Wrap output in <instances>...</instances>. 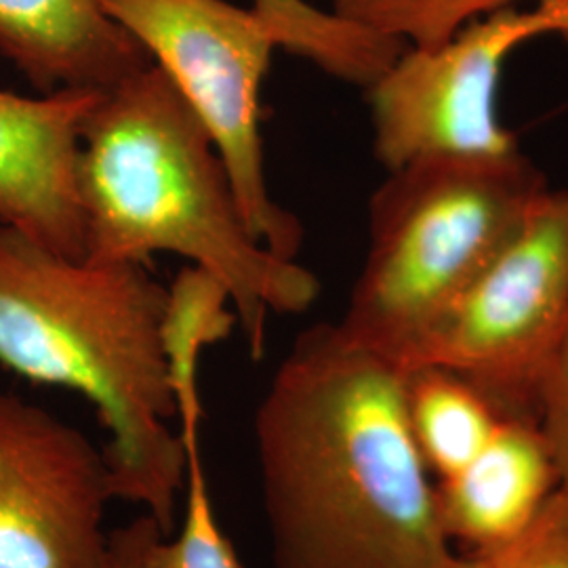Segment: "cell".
<instances>
[{
    "label": "cell",
    "mask_w": 568,
    "mask_h": 568,
    "mask_svg": "<svg viewBox=\"0 0 568 568\" xmlns=\"http://www.w3.org/2000/svg\"><path fill=\"white\" fill-rule=\"evenodd\" d=\"M185 447V509L180 535L156 548V568H243L217 525L201 459V415L180 419Z\"/></svg>",
    "instance_id": "9a60e30c"
},
{
    "label": "cell",
    "mask_w": 568,
    "mask_h": 568,
    "mask_svg": "<svg viewBox=\"0 0 568 568\" xmlns=\"http://www.w3.org/2000/svg\"><path fill=\"white\" fill-rule=\"evenodd\" d=\"M164 537L159 520L143 511L129 525L108 532L98 568H156V548Z\"/></svg>",
    "instance_id": "d6986e66"
},
{
    "label": "cell",
    "mask_w": 568,
    "mask_h": 568,
    "mask_svg": "<svg viewBox=\"0 0 568 568\" xmlns=\"http://www.w3.org/2000/svg\"><path fill=\"white\" fill-rule=\"evenodd\" d=\"M408 371L339 323L310 326L255 410L272 568H450Z\"/></svg>",
    "instance_id": "6da1fadb"
},
{
    "label": "cell",
    "mask_w": 568,
    "mask_h": 568,
    "mask_svg": "<svg viewBox=\"0 0 568 568\" xmlns=\"http://www.w3.org/2000/svg\"><path fill=\"white\" fill-rule=\"evenodd\" d=\"M568 32V0L504 9L447 41L406 47L368 89L373 152L386 171L443 156H504L518 148L497 95L514 51Z\"/></svg>",
    "instance_id": "52a82bcc"
},
{
    "label": "cell",
    "mask_w": 568,
    "mask_h": 568,
    "mask_svg": "<svg viewBox=\"0 0 568 568\" xmlns=\"http://www.w3.org/2000/svg\"><path fill=\"white\" fill-rule=\"evenodd\" d=\"M406 410L415 445L436 480L466 467L506 417L478 387L438 366L408 371Z\"/></svg>",
    "instance_id": "7c38bea8"
},
{
    "label": "cell",
    "mask_w": 568,
    "mask_h": 568,
    "mask_svg": "<svg viewBox=\"0 0 568 568\" xmlns=\"http://www.w3.org/2000/svg\"><path fill=\"white\" fill-rule=\"evenodd\" d=\"M251 7L272 28L278 49L345 84L368 89L405 53V42L307 0H251Z\"/></svg>",
    "instance_id": "4fadbf2b"
},
{
    "label": "cell",
    "mask_w": 568,
    "mask_h": 568,
    "mask_svg": "<svg viewBox=\"0 0 568 568\" xmlns=\"http://www.w3.org/2000/svg\"><path fill=\"white\" fill-rule=\"evenodd\" d=\"M560 39H562V41L567 42V44H568V32H567V34H562V37H560Z\"/></svg>",
    "instance_id": "44dd1931"
},
{
    "label": "cell",
    "mask_w": 568,
    "mask_h": 568,
    "mask_svg": "<svg viewBox=\"0 0 568 568\" xmlns=\"http://www.w3.org/2000/svg\"><path fill=\"white\" fill-rule=\"evenodd\" d=\"M548 190L520 150L387 171L368 204V248L339 325L406 368L427 331Z\"/></svg>",
    "instance_id": "277c9868"
},
{
    "label": "cell",
    "mask_w": 568,
    "mask_h": 568,
    "mask_svg": "<svg viewBox=\"0 0 568 568\" xmlns=\"http://www.w3.org/2000/svg\"><path fill=\"white\" fill-rule=\"evenodd\" d=\"M523 0H333V9L406 47L447 41L469 21L511 9Z\"/></svg>",
    "instance_id": "2e32d148"
},
{
    "label": "cell",
    "mask_w": 568,
    "mask_h": 568,
    "mask_svg": "<svg viewBox=\"0 0 568 568\" xmlns=\"http://www.w3.org/2000/svg\"><path fill=\"white\" fill-rule=\"evenodd\" d=\"M102 93L0 89V224L77 260L84 257L82 129Z\"/></svg>",
    "instance_id": "9c48e42d"
},
{
    "label": "cell",
    "mask_w": 568,
    "mask_h": 568,
    "mask_svg": "<svg viewBox=\"0 0 568 568\" xmlns=\"http://www.w3.org/2000/svg\"><path fill=\"white\" fill-rule=\"evenodd\" d=\"M450 568H488L485 565V560L483 558H478V556H471V554H457V558H455V562L450 565Z\"/></svg>",
    "instance_id": "ffe728a7"
},
{
    "label": "cell",
    "mask_w": 568,
    "mask_h": 568,
    "mask_svg": "<svg viewBox=\"0 0 568 568\" xmlns=\"http://www.w3.org/2000/svg\"><path fill=\"white\" fill-rule=\"evenodd\" d=\"M478 558L488 568H568V490L558 488L514 541Z\"/></svg>",
    "instance_id": "e0dca14e"
},
{
    "label": "cell",
    "mask_w": 568,
    "mask_h": 568,
    "mask_svg": "<svg viewBox=\"0 0 568 568\" xmlns=\"http://www.w3.org/2000/svg\"><path fill=\"white\" fill-rule=\"evenodd\" d=\"M79 192L84 260L192 262L227 291L255 361L270 314L318 300L314 272L253 236L211 133L154 63L100 95L82 129Z\"/></svg>",
    "instance_id": "7a4b0ae2"
},
{
    "label": "cell",
    "mask_w": 568,
    "mask_h": 568,
    "mask_svg": "<svg viewBox=\"0 0 568 568\" xmlns=\"http://www.w3.org/2000/svg\"><path fill=\"white\" fill-rule=\"evenodd\" d=\"M116 499L103 450L79 427L0 394V568H98Z\"/></svg>",
    "instance_id": "ba28073f"
},
{
    "label": "cell",
    "mask_w": 568,
    "mask_h": 568,
    "mask_svg": "<svg viewBox=\"0 0 568 568\" xmlns=\"http://www.w3.org/2000/svg\"><path fill=\"white\" fill-rule=\"evenodd\" d=\"M166 288L164 354L178 415L183 410H203L199 396L201 354L206 345L227 337L239 318L224 286L194 265L183 270Z\"/></svg>",
    "instance_id": "5bb4252c"
},
{
    "label": "cell",
    "mask_w": 568,
    "mask_h": 568,
    "mask_svg": "<svg viewBox=\"0 0 568 568\" xmlns=\"http://www.w3.org/2000/svg\"><path fill=\"white\" fill-rule=\"evenodd\" d=\"M0 53L41 93L108 91L152 63L102 0H0Z\"/></svg>",
    "instance_id": "8fae6325"
},
{
    "label": "cell",
    "mask_w": 568,
    "mask_h": 568,
    "mask_svg": "<svg viewBox=\"0 0 568 568\" xmlns=\"http://www.w3.org/2000/svg\"><path fill=\"white\" fill-rule=\"evenodd\" d=\"M558 488L560 471L541 426L506 415L466 467L438 480L436 499L448 541L487 556L514 541Z\"/></svg>",
    "instance_id": "30bf717a"
},
{
    "label": "cell",
    "mask_w": 568,
    "mask_h": 568,
    "mask_svg": "<svg viewBox=\"0 0 568 568\" xmlns=\"http://www.w3.org/2000/svg\"><path fill=\"white\" fill-rule=\"evenodd\" d=\"M567 321L568 187L541 196L516 236L427 331L406 371L445 368L504 415L537 422Z\"/></svg>",
    "instance_id": "8992f818"
},
{
    "label": "cell",
    "mask_w": 568,
    "mask_h": 568,
    "mask_svg": "<svg viewBox=\"0 0 568 568\" xmlns=\"http://www.w3.org/2000/svg\"><path fill=\"white\" fill-rule=\"evenodd\" d=\"M203 121L224 159L253 236L286 260L304 243L265 173L262 89L278 49L267 21L227 0H102Z\"/></svg>",
    "instance_id": "5b68a950"
},
{
    "label": "cell",
    "mask_w": 568,
    "mask_h": 568,
    "mask_svg": "<svg viewBox=\"0 0 568 568\" xmlns=\"http://www.w3.org/2000/svg\"><path fill=\"white\" fill-rule=\"evenodd\" d=\"M166 295L145 265L68 257L0 224V365L95 405L114 497L171 535L185 447L173 427Z\"/></svg>",
    "instance_id": "3957f363"
},
{
    "label": "cell",
    "mask_w": 568,
    "mask_h": 568,
    "mask_svg": "<svg viewBox=\"0 0 568 568\" xmlns=\"http://www.w3.org/2000/svg\"><path fill=\"white\" fill-rule=\"evenodd\" d=\"M537 422L554 450L560 487L568 490V321L539 396Z\"/></svg>",
    "instance_id": "ac0fdd59"
}]
</instances>
